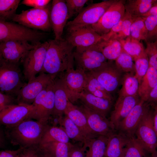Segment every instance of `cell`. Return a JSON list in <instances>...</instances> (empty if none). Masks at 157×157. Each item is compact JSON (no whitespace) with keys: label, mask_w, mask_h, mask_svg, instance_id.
<instances>
[{"label":"cell","mask_w":157,"mask_h":157,"mask_svg":"<svg viewBox=\"0 0 157 157\" xmlns=\"http://www.w3.org/2000/svg\"><path fill=\"white\" fill-rule=\"evenodd\" d=\"M54 79L35 99L32 104L33 110L28 119L43 122H48L50 119L54 107Z\"/></svg>","instance_id":"cell-8"},{"label":"cell","mask_w":157,"mask_h":157,"mask_svg":"<svg viewBox=\"0 0 157 157\" xmlns=\"http://www.w3.org/2000/svg\"><path fill=\"white\" fill-rule=\"evenodd\" d=\"M153 109V122L154 129L157 135V104L152 106Z\"/></svg>","instance_id":"cell-52"},{"label":"cell","mask_w":157,"mask_h":157,"mask_svg":"<svg viewBox=\"0 0 157 157\" xmlns=\"http://www.w3.org/2000/svg\"><path fill=\"white\" fill-rule=\"evenodd\" d=\"M123 19L121 31L118 34L111 37L119 40L125 39L130 36V30L133 21V17L125 12Z\"/></svg>","instance_id":"cell-44"},{"label":"cell","mask_w":157,"mask_h":157,"mask_svg":"<svg viewBox=\"0 0 157 157\" xmlns=\"http://www.w3.org/2000/svg\"><path fill=\"white\" fill-rule=\"evenodd\" d=\"M56 76L40 73L38 76L26 83L20 90L16 97L17 104H32L37 96Z\"/></svg>","instance_id":"cell-11"},{"label":"cell","mask_w":157,"mask_h":157,"mask_svg":"<svg viewBox=\"0 0 157 157\" xmlns=\"http://www.w3.org/2000/svg\"><path fill=\"white\" fill-rule=\"evenodd\" d=\"M151 106L140 99L124 119L119 124L116 131L130 138L135 136L142 119Z\"/></svg>","instance_id":"cell-13"},{"label":"cell","mask_w":157,"mask_h":157,"mask_svg":"<svg viewBox=\"0 0 157 157\" xmlns=\"http://www.w3.org/2000/svg\"><path fill=\"white\" fill-rule=\"evenodd\" d=\"M48 125V122L27 119L14 126L5 127V134L13 145L30 148L40 143Z\"/></svg>","instance_id":"cell-2"},{"label":"cell","mask_w":157,"mask_h":157,"mask_svg":"<svg viewBox=\"0 0 157 157\" xmlns=\"http://www.w3.org/2000/svg\"><path fill=\"white\" fill-rule=\"evenodd\" d=\"M134 61L135 70V75L140 84L149 67V59L145 52L144 54L136 59Z\"/></svg>","instance_id":"cell-41"},{"label":"cell","mask_w":157,"mask_h":157,"mask_svg":"<svg viewBox=\"0 0 157 157\" xmlns=\"http://www.w3.org/2000/svg\"><path fill=\"white\" fill-rule=\"evenodd\" d=\"M123 19V17L117 24L111 28L107 33L101 36L102 38L105 40H108L111 36L119 33L122 29Z\"/></svg>","instance_id":"cell-49"},{"label":"cell","mask_w":157,"mask_h":157,"mask_svg":"<svg viewBox=\"0 0 157 157\" xmlns=\"http://www.w3.org/2000/svg\"><path fill=\"white\" fill-rule=\"evenodd\" d=\"M157 2V0H128L124 3L125 12L133 17H142Z\"/></svg>","instance_id":"cell-27"},{"label":"cell","mask_w":157,"mask_h":157,"mask_svg":"<svg viewBox=\"0 0 157 157\" xmlns=\"http://www.w3.org/2000/svg\"><path fill=\"white\" fill-rule=\"evenodd\" d=\"M108 137L99 135L84 144L88 148L85 157H104Z\"/></svg>","instance_id":"cell-29"},{"label":"cell","mask_w":157,"mask_h":157,"mask_svg":"<svg viewBox=\"0 0 157 157\" xmlns=\"http://www.w3.org/2000/svg\"><path fill=\"white\" fill-rule=\"evenodd\" d=\"M75 52L98 62L105 63L107 60L95 44L87 47L75 48Z\"/></svg>","instance_id":"cell-40"},{"label":"cell","mask_w":157,"mask_h":157,"mask_svg":"<svg viewBox=\"0 0 157 157\" xmlns=\"http://www.w3.org/2000/svg\"><path fill=\"white\" fill-rule=\"evenodd\" d=\"M156 40H157V36L156 37Z\"/></svg>","instance_id":"cell-57"},{"label":"cell","mask_w":157,"mask_h":157,"mask_svg":"<svg viewBox=\"0 0 157 157\" xmlns=\"http://www.w3.org/2000/svg\"><path fill=\"white\" fill-rule=\"evenodd\" d=\"M74 53L76 69L82 70L85 72L96 70L106 63H100L90 58L82 55L74 51Z\"/></svg>","instance_id":"cell-35"},{"label":"cell","mask_w":157,"mask_h":157,"mask_svg":"<svg viewBox=\"0 0 157 157\" xmlns=\"http://www.w3.org/2000/svg\"><path fill=\"white\" fill-rule=\"evenodd\" d=\"M118 40L121 44L123 50L130 55L134 61L145 53V49L142 43L130 36Z\"/></svg>","instance_id":"cell-33"},{"label":"cell","mask_w":157,"mask_h":157,"mask_svg":"<svg viewBox=\"0 0 157 157\" xmlns=\"http://www.w3.org/2000/svg\"><path fill=\"white\" fill-rule=\"evenodd\" d=\"M95 45L109 61H115L123 50L120 41L113 37L106 40L102 38Z\"/></svg>","instance_id":"cell-26"},{"label":"cell","mask_w":157,"mask_h":157,"mask_svg":"<svg viewBox=\"0 0 157 157\" xmlns=\"http://www.w3.org/2000/svg\"><path fill=\"white\" fill-rule=\"evenodd\" d=\"M87 81L84 90L94 96L113 101L112 95L108 92L102 85L90 72H86Z\"/></svg>","instance_id":"cell-34"},{"label":"cell","mask_w":157,"mask_h":157,"mask_svg":"<svg viewBox=\"0 0 157 157\" xmlns=\"http://www.w3.org/2000/svg\"><path fill=\"white\" fill-rule=\"evenodd\" d=\"M157 84V70L149 66L139 85L138 95L140 99L146 102L152 90Z\"/></svg>","instance_id":"cell-28"},{"label":"cell","mask_w":157,"mask_h":157,"mask_svg":"<svg viewBox=\"0 0 157 157\" xmlns=\"http://www.w3.org/2000/svg\"><path fill=\"white\" fill-rule=\"evenodd\" d=\"M72 145L70 142H53L39 144L35 147L39 151L51 157H69Z\"/></svg>","instance_id":"cell-25"},{"label":"cell","mask_w":157,"mask_h":157,"mask_svg":"<svg viewBox=\"0 0 157 157\" xmlns=\"http://www.w3.org/2000/svg\"><path fill=\"white\" fill-rule=\"evenodd\" d=\"M146 102L151 106L157 104V84L150 92Z\"/></svg>","instance_id":"cell-51"},{"label":"cell","mask_w":157,"mask_h":157,"mask_svg":"<svg viewBox=\"0 0 157 157\" xmlns=\"http://www.w3.org/2000/svg\"><path fill=\"white\" fill-rule=\"evenodd\" d=\"M76 99L89 108L106 117L113 105V101L96 97L85 90L78 94Z\"/></svg>","instance_id":"cell-21"},{"label":"cell","mask_w":157,"mask_h":157,"mask_svg":"<svg viewBox=\"0 0 157 157\" xmlns=\"http://www.w3.org/2000/svg\"><path fill=\"white\" fill-rule=\"evenodd\" d=\"M115 1H104L84 8L74 19L67 22V30L97 23Z\"/></svg>","instance_id":"cell-7"},{"label":"cell","mask_w":157,"mask_h":157,"mask_svg":"<svg viewBox=\"0 0 157 157\" xmlns=\"http://www.w3.org/2000/svg\"><path fill=\"white\" fill-rule=\"evenodd\" d=\"M49 45L48 41L41 43L28 51L20 61L25 80L30 81L39 73L43 66Z\"/></svg>","instance_id":"cell-6"},{"label":"cell","mask_w":157,"mask_h":157,"mask_svg":"<svg viewBox=\"0 0 157 157\" xmlns=\"http://www.w3.org/2000/svg\"><path fill=\"white\" fill-rule=\"evenodd\" d=\"M140 98L138 96L118 97L112 112L110 121L115 130L133 108L138 103Z\"/></svg>","instance_id":"cell-20"},{"label":"cell","mask_w":157,"mask_h":157,"mask_svg":"<svg viewBox=\"0 0 157 157\" xmlns=\"http://www.w3.org/2000/svg\"><path fill=\"white\" fill-rule=\"evenodd\" d=\"M130 30V36L138 41L146 40L147 31L144 20L142 17H133Z\"/></svg>","instance_id":"cell-38"},{"label":"cell","mask_w":157,"mask_h":157,"mask_svg":"<svg viewBox=\"0 0 157 157\" xmlns=\"http://www.w3.org/2000/svg\"><path fill=\"white\" fill-rule=\"evenodd\" d=\"M86 149V146L84 144L81 147L72 144L70 150L69 157H85Z\"/></svg>","instance_id":"cell-48"},{"label":"cell","mask_w":157,"mask_h":157,"mask_svg":"<svg viewBox=\"0 0 157 157\" xmlns=\"http://www.w3.org/2000/svg\"><path fill=\"white\" fill-rule=\"evenodd\" d=\"M69 19L65 0H53L51 3L50 20L54 39H62L64 28Z\"/></svg>","instance_id":"cell-19"},{"label":"cell","mask_w":157,"mask_h":157,"mask_svg":"<svg viewBox=\"0 0 157 157\" xmlns=\"http://www.w3.org/2000/svg\"><path fill=\"white\" fill-rule=\"evenodd\" d=\"M19 64L8 62L0 57V92L17 97L26 84Z\"/></svg>","instance_id":"cell-4"},{"label":"cell","mask_w":157,"mask_h":157,"mask_svg":"<svg viewBox=\"0 0 157 157\" xmlns=\"http://www.w3.org/2000/svg\"><path fill=\"white\" fill-rule=\"evenodd\" d=\"M21 0H0V20L8 21L16 14Z\"/></svg>","instance_id":"cell-37"},{"label":"cell","mask_w":157,"mask_h":157,"mask_svg":"<svg viewBox=\"0 0 157 157\" xmlns=\"http://www.w3.org/2000/svg\"><path fill=\"white\" fill-rule=\"evenodd\" d=\"M153 112L151 106L142 119L135 135L147 152L151 154L157 148V135L154 127Z\"/></svg>","instance_id":"cell-10"},{"label":"cell","mask_w":157,"mask_h":157,"mask_svg":"<svg viewBox=\"0 0 157 157\" xmlns=\"http://www.w3.org/2000/svg\"><path fill=\"white\" fill-rule=\"evenodd\" d=\"M143 19L147 31L146 41L157 36V16L150 15L142 17Z\"/></svg>","instance_id":"cell-42"},{"label":"cell","mask_w":157,"mask_h":157,"mask_svg":"<svg viewBox=\"0 0 157 157\" xmlns=\"http://www.w3.org/2000/svg\"><path fill=\"white\" fill-rule=\"evenodd\" d=\"M17 104L16 97L0 92V111L7 106Z\"/></svg>","instance_id":"cell-46"},{"label":"cell","mask_w":157,"mask_h":157,"mask_svg":"<svg viewBox=\"0 0 157 157\" xmlns=\"http://www.w3.org/2000/svg\"><path fill=\"white\" fill-rule=\"evenodd\" d=\"M44 63L40 73L57 76L74 68V47L64 38L48 41Z\"/></svg>","instance_id":"cell-1"},{"label":"cell","mask_w":157,"mask_h":157,"mask_svg":"<svg viewBox=\"0 0 157 157\" xmlns=\"http://www.w3.org/2000/svg\"><path fill=\"white\" fill-rule=\"evenodd\" d=\"M24 148H20L15 150H5L0 151V157H19Z\"/></svg>","instance_id":"cell-50"},{"label":"cell","mask_w":157,"mask_h":157,"mask_svg":"<svg viewBox=\"0 0 157 157\" xmlns=\"http://www.w3.org/2000/svg\"><path fill=\"white\" fill-rule=\"evenodd\" d=\"M139 85V82L135 74H124L118 97L138 96Z\"/></svg>","instance_id":"cell-30"},{"label":"cell","mask_w":157,"mask_h":157,"mask_svg":"<svg viewBox=\"0 0 157 157\" xmlns=\"http://www.w3.org/2000/svg\"><path fill=\"white\" fill-rule=\"evenodd\" d=\"M78 107L85 115L90 129L97 135L108 137L117 131L106 117L91 110L83 104Z\"/></svg>","instance_id":"cell-18"},{"label":"cell","mask_w":157,"mask_h":157,"mask_svg":"<svg viewBox=\"0 0 157 157\" xmlns=\"http://www.w3.org/2000/svg\"><path fill=\"white\" fill-rule=\"evenodd\" d=\"M51 1L50 0H24L22 1L21 4L34 8H41L48 5Z\"/></svg>","instance_id":"cell-47"},{"label":"cell","mask_w":157,"mask_h":157,"mask_svg":"<svg viewBox=\"0 0 157 157\" xmlns=\"http://www.w3.org/2000/svg\"><path fill=\"white\" fill-rule=\"evenodd\" d=\"M124 157V154L122 156H119V157Z\"/></svg>","instance_id":"cell-56"},{"label":"cell","mask_w":157,"mask_h":157,"mask_svg":"<svg viewBox=\"0 0 157 157\" xmlns=\"http://www.w3.org/2000/svg\"><path fill=\"white\" fill-rule=\"evenodd\" d=\"M33 105L18 104L10 105L0 111L1 124L9 127L28 119L33 110Z\"/></svg>","instance_id":"cell-16"},{"label":"cell","mask_w":157,"mask_h":157,"mask_svg":"<svg viewBox=\"0 0 157 157\" xmlns=\"http://www.w3.org/2000/svg\"><path fill=\"white\" fill-rule=\"evenodd\" d=\"M150 15L157 16V2L154 5L148 12L143 15L142 17H145Z\"/></svg>","instance_id":"cell-53"},{"label":"cell","mask_w":157,"mask_h":157,"mask_svg":"<svg viewBox=\"0 0 157 157\" xmlns=\"http://www.w3.org/2000/svg\"><path fill=\"white\" fill-rule=\"evenodd\" d=\"M88 0H66L69 19L78 14L82 10Z\"/></svg>","instance_id":"cell-45"},{"label":"cell","mask_w":157,"mask_h":157,"mask_svg":"<svg viewBox=\"0 0 157 157\" xmlns=\"http://www.w3.org/2000/svg\"><path fill=\"white\" fill-rule=\"evenodd\" d=\"M47 33L15 22L0 20V42L14 40L38 44L45 39Z\"/></svg>","instance_id":"cell-3"},{"label":"cell","mask_w":157,"mask_h":157,"mask_svg":"<svg viewBox=\"0 0 157 157\" xmlns=\"http://www.w3.org/2000/svg\"><path fill=\"white\" fill-rule=\"evenodd\" d=\"M54 107L51 116L61 117L64 114L70 98L69 93L59 75L53 81Z\"/></svg>","instance_id":"cell-22"},{"label":"cell","mask_w":157,"mask_h":157,"mask_svg":"<svg viewBox=\"0 0 157 157\" xmlns=\"http://www.w3.org/2000/svg\"><path fill=\"white\" fill-rule=\"evenodd\" d=\"M59 123L64 128L69 139L76 142H86L88 139L78 127L67 116L59 118Z\"/></svg>","instance_id":"cell-31"},{"label":"cell","mask_w":157,"mask_h":157,"mask_svg":"<svg viewBox=\"0 0 157 157\" xmlns=\"http://www.w3.org/2000/svg\"><path fill=\"white\" fill-rule=\"evenodd\" d=\"M133 61V58L123 50L115 63L117 67L124 74L130 73L135 74Z\"/></svg>","instance_id":"cell-39"},{"label":"cell","mask_w":157,"mask_h":157,"mask_svg":"<svg viewBox=\"0 0 157 157\" xmlns=\"http://www.w3.org/2000/svg\"><path fill=\"white\" fill-rule=\"evenodd\" d=\"M64 114L69 117L78 127L85 137L89 139L99 136L89 127L86 117L78 106L69 101Z\"/></svg>","instance_id":"cell-23"},{"label":"cell","mask_w":157,"mask_h":157,"mask_svg":"<svg viewBox=\"0 0 157 157\" xmlns=\"http://www.w3.org/2000/svg\"><path fill=\"white\" fill-rule=\"evenodd\" d=\"M116 131L108 137L104 157H118L124 154L130 138Z\"/></svg>","instance_id":"cell-24"},{"label":"cell","mask_w":157,"mask_h":157,"mask_svg":"<svg viewBox=\"0 0 157 157\" xmlns=\"http://www.w3.org/2000/svg\"><path fill=\"white\" fill-rule=\"evenodd\" d=\"M58 75L69 93V101L73 104L77 101V95L84 90L87 81L86 72L73 68Z\"/></svg>","instance_id":"cell-17"},{"label":"cell","mask_w":157,"mask_h":157,"mask_svg":"<svg viewBox=\"0 0 157 157\" xmlns=\"http://www.w3.org/2000/svg\"><path fill=\"white\" fill-rule=\"evenodd\" d=\"M74 48L89 47L97 43L101 36L88 25L67 30L64 38Z\"/></svg>","instance_id":"cell-14"},{"label":"cell","mask_w":157,"mask_h":157,"mask_svg":"<svg viewBox=\"0 0 157 157\" xmlns=\"http://www.w3.org/2000/svg\"><path fill=\"white\" fill-rule=\"evenodd\" d=\"M125 1L115 0L99 22L91 25L98 34L101 36L106 34L122 18L125 12Z\"/></svg>","instance_id":"cell-12"},{"label":"cell","mask_w":157,"mask_h":157,"mask_svg":"<svg viewBox=\"0 0 157 157\" xmlns=\"http://www.w3.org/2000/svg\"><path fill=\"white\" fill-rule=\"evenodd\" d=\"M148 153L135 136L130 138L124 151V157H149Z\"/></svg>","instance_id":"cell-36"},{"label":"cell","mask_w":157,"mask_h":157,"mask_svg":"<svg viewBox=\"0 0 157 157\" xmlns=\"http://www.w3.org/2000/svg\"><path fill=\"white\" fill-rule=\"evenodd\" d=\"M53 142H70L69 138L62 126L58 127L49 125L39 144Z\"/></svg>","instance_id":"cell-32"},{"label":"cell","mask_w":157,"mask_h":157,"mask_svg":"<svg viewBox=\"0 0 157 157\" xmlns=\"http://www.w3.org/2000/svg\"><path fill=\"white\" fill-rule=\"evenodd\" d=\"M89 72L112 95L121 85L124 74L117 67L115 63L112 61H108L100 67Z\"/></svg>","instance_id":"cell-9"},{"label":"cell","mask_w":157,"mask_h":157,"mask_svg":"<svg viewBox=\"0 0 157 157\" xmlns=\"http://www.w3.org/2000/svg\"><path fill=\"white\" fill-rule=\"evenodd\" d=\"M145 51L149 59V66L157 70V40L147 41Z\"/></svg>","instance_id":"cell-43"},{"label":"cell","mask_w":157,"mask_h":157,"mask_svg":"<svg viewBox=\"0 0 157 157\" xmlns=\"http://www.w3.org/2000/svg\"><path fill=\"white\" fill-rule=\"evenodd\" d=\"M51 6L49 3L44 7L22 10L20 13L15 15L11 20L30 28L49 31L51 29L50 20Z\"/></svg>","instance_id":"cell-5"},{"label":"cell","mask_w":157,"mask_h":157,"mask_svg":"<svg viewBox=\"0 0 157 157\" xmlns=\"http://www.w3.org/2000/svg\"><path fill=\"white\" fill-rule=\"evenodd\" d=\"M149 157H157V151L156 150L151 153V156Z\"/></svg>","instance_id":"cell-55"},{"label":"cell","mask_w":157,"mask_h":157,"mask_svg":"<svg viewBox=\"0 0 157 157\" xmlns=\"http://www.w3.org/2000/svg\"><path fill=\"white\" fill-rule=\"evenodd\" d=\"M40 44H35L14 40L0 42V57L11 63H20L21 60L26 53Z\"/></svg>","instance_id":"cell-15"},{"label":"cell","mask_w":157,"mask_h":157,"mask_svg":"<svg viewBox=\"0 0 157 157\" xmlns=\"http://www.w3.org/2000/svg\"><path fill=\"white\" fill-rule=\"evenodd\" d=\"M36 150L38 153L42 157H51L47 154L40 152L36 149Z\"/></svg>","instance_id":"cell-54"}]
</instances>
